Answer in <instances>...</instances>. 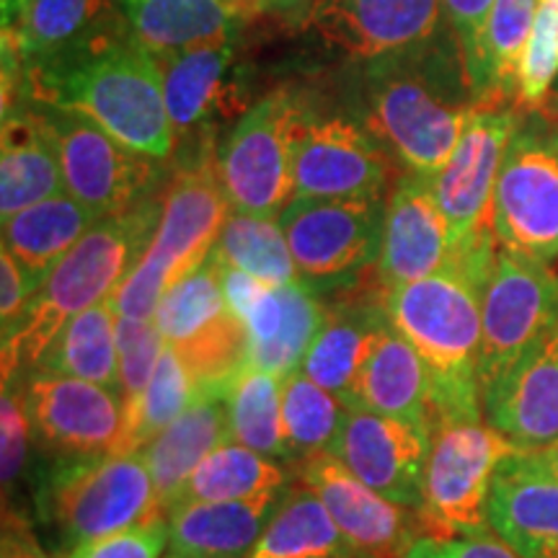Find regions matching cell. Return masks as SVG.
<instances>
[{
	"label": "cell",
	"mask_w": 558,
	"mask_h": 558,
	"mask_svg": "<svg viewBox=\"0 0 558 558\" xmlns=\"http://www.w3.org/2000/svg\"><path fill=\"white\" fill-rule=\"evenodd\" d=\"M488 527L522 558H558V481L525 450L507 458L494 476Z\"/></svg>",
	"instance_id": "7402d4cb"
},
{
	"label": "cell",
	"mask_w": 558,
	"mask_h": 558,
	"mask_svg": "<svg viewBox=\"0 0 558 558\" xmlns=\"http://www.w3.org/2000/svg\"><path fill=\"white\" fill-rule=\"evenodd\" d=\"M429 369L418 352L393 326H383L367 354L352 393L344 401L349 411H373V414L403 418V422L427 424L429 418Z\"/></svg>",
	"instance_id": "cb8c5ba5"
},
{
	"label": "cell",
	"mask_w": 558,
	"mask_h": 558,
	"mask_svg": "<svg viewBox=\"0 0 558 558\" xmlns=\"http://www.w3.org/2000/svg\"><path fill=\"white\" fill-rule=\"evenodd\" d=\"M378 62L367 88V128L393 153L403 171L432 179L456 153L481 104L448 81V62L427 50L424 60Z\"/></svg>",
	"instance_id": "5b68a950"
},
{
	"label": "cell",
	"mask_w": 558,
	"mask_h": 558,
	"mask_svg": "<svg viewBox=\"0 0 558 558\" xmlns=\"http://www.w3.org/2000/svg\"><path fill=\"white\" fill-rule=\"evenodd\" d=\"M37 369L96 383L120 393V349L111 298L70 320Z\"/></svg>",
	"instance_id": "d6a6232c"
},
{
	"label": "cell",
	"mask_w": 558,
	"mask_h": 558,
	"mask_svg": "<svg viewBox=\"0 0 558 558\" xmlns=\"http://www.w3.org/2000/svg\"><path fill=\"white\" fill-rule=\"evenodd\" d=\"M538 3L541 0H494L481 41L478 75L473 81V96L481 107H501L507 99H518L520 60Z\"/></svg>",
	"instance_id": "836d02e7"
},
{
	"label": "cell",
	"mask_w": 558,
	"mask_h": 558,
	"mask_svg": "<svg viewBox=\"0 0 558 558\" xmlns=\"http://www.w3.org/2000/svg\"><path fill=\"white\" fill-rule=\"evenodd\" d=\"M32 0H0V13H3V29L9 26H16L24 13L29 11Z\"/></svg>",
	"instance_id": "681fc988"
},
{
	"label": "cell",
	"mask_w": 558,
	"mask_h": 558,
	"mask_svg": "<svg viewBox=\"0 0 558 558\" xmlns=\"http://www.w3.org/2000/svg\"><path fill=\"white\" fill-rule=\"evenodd\" d=\"M39 507L68 550L117 530L166 520L140 452L58 458L41 478Z\"/></svg>",
	"instance_id": "52a82bcc"
},
{
	"label": "cell",
	"mask_w": 558,
	"mask_h": 558,
	"mask_svg": "<svg viewBox=\"0 0 558 558\" xmlns=\"http://www.w3.org/2000/svg\"><path fill=\"white\" fill-rule=\"evenodd\" d=\"M486 284L460 269L388 292V320L429 369L432 435L439 427L460 422H481L478 357L484 333Z\"/></svg>",
	"instance_id": "3957f363"
},
{
	"label": "cell",
	"mask_w": 558,
	"mask_h": 558,
	"mask_svg": "<svg viewBox=\"0 0 558 558\" xmlns=\"http://www.w3.org/2000/svg\"><path fill=\"white\" fill-rule=\"evenodd\" d=\"M230 213L218 150L213 140L202 137L192 160L181 163L163 186V209L148 251L111 295L117 316H156L166 292L209 259Z\"/></svg>",
	"instance_id": "277c9868"
},
{
	"label": "cell",
	"mask_w": 558,
	"mask_h": 558,
	"mask_svg": "<svg viewBox=\"0 0 558 558\" xmlns=\"http://www.w3.org/2000/svg\"><path fill=\"white\" fill-rule=\"evenodd\" d=\"M26 65L65 58L117 32L114 0H32L16 26L3 29Z\"/></svg>",
	"instance_id": "f1b7e54d"
},
{
	"label": "cell",
	"mask_w": 558,
	"mask_h": 558,
	"mask_svg": "<svg viewBox=\"0 0 558 558\" xmlns=\"http://www.w3.org/2000/svg\"><path fill=\"white\" fill-rule=\"evenodd\" d=\"M486 424L520 450L558 442V326L481 396Z\"/></svg>",
	"instance_id": "44dd1931"
},
{
	"label": "cell",
	"mask_w": 558,
	"mask_h": 558,
	"mask_svg": "<svg viewBox=\"0 0 558 558\" xmlns=\"http://www.w3.org/2000/svg\"><path fill=\"white\" fill-rule=\"evenodd\" d=\"M354 558H375V556H354Z\"/></svg>",
	"instance_id": "f5cc1de1"
},
{
	"label": "cell",
	"mask_w": 558,
	"mask_h": 558,
	"mask_svg": "<svg viewBox=\"0 0 558 558\" xmlns=\"http://www.w3.org/2000/svg\"><path fill=\"white\" fill-rule=\"evenodd\" d=\"M442 0H313L308 26L352 60L386 62L432 45Z\"/></svg>",
	"instance_id": "e0dca14e"
},
{
	"label": "cell",
	"mask_w": 558,
	"mask_h": 558,
	"mask_svg": "<svg viewBox=\"0 0 558 558\" xmlns=\"http://www.w3.org/2000/svg\"><path fill=\"white\" fill-rule=\"evenodd\" d=\"M388 197L292 199L279 215L292 259L308 282H341L378 264Z\"/></svg>",
	"instance_id": "5bb4252c"
},
{
	"label": "cell",
	"mask_w": 558,
	"mask_h": 558,
	"mask_svg": "<svg viewBox=\"0 0 558 558\" xmlns=\"http://www.w3.org/2000/svg\"><path fill=\"white\" fill-rule=\"evenodd\" d=\"M213 254L228 269L246 271L264 284L300 282V269L292 259L290 243L279 218H259V215L230 213L222 226Z\"/></svg>",
	"instance_id": "d590c367"
},
{
	"label": "cell",
	"mask_w": 558,
	"mask_h": 558,
	"mask_svg": "<svg viewBox=\"0 0 558 558\" xmlns=\"http://www.w3.org/2000/svg\"><path fill=\"white\" fill-rule=\"evenodd\" d=\"M32 435L34 427L24 401V390L3 386V401H0V476H3V488H9L24 471Z\"/></svg>",
	"instance_id": "7bdbcfd3"
},
{
	"label": "cell",
	"mask_w": 558,
	"mask_h": 558,
	"mask_svg": "<svg viewBox=\"0 0 558 558\" xmlns=\"http://www.w3.org/2000/svg\"><path fill=\"white\" fill-rule=\"evenodd\" d=\"M163 73L166 109L181 135L202 132L215 117H230L241 107L239 75L233 73V45L156 54Z\"/></svg>",
	"instance_id": "603a6c76"
},
{
	"label": "cell",
	"mask_w": 558,
	"mask_h": 558,
	"mask_svg": "<svg viewBox=\"0 0 558 558\" xmlns=\"http://www.w3.org/2000/svg\"><path fill=\"white\" fill-rule=\"evenodd\" d=\"M130 32L153 54L230 45L241 16L218 0H120Z\"/></svg>",
	"instance_id": "83f0119b"
},
{
	"label": "cell",
	"mask_w": 558,
	"mask_h": 558,
	"mask_svg": "<svg viewBox=\"0 0 558 558\" xmlns=\"http://www.w3.org/2000/svg\"><path fill=\"white\" fill-rule=\"evenodd\" d=\"M228 313L230 305L222 288V264L218 256L209 254L202 267L190 271L166 292L153 320L163 333L166 344L181 347L213 329Z\"/></svg>",
	"instance_id": "f35d334b"
},
{
	"label": "cell",
	"mask_w": 558,
	"mask_h": 558,
	"mask_svg": "<svg viewBox=\"0 0 558 558\" xmlns=\"http://www.w3.org/2000/svg\"><path fill=\"white\" fill-rule=\"evenodd\" d=\"M305 117L288 90L256 101L218 148V173L233 213L279 218L295 199V143Z\"/></svg>",
	"instance_id": "ba28073f"
},
{
	"label": "cell",
	"mask_w": 558,
	"mask_h": 558,
	"mask_svg": "<svg viewBox=\"0 0 558 558\" xmlns=\"http://www.w3.org/2000/svg\"><path fill=\"white\" fill-rule=\"evenodd\" d=\"M295 199L388 197L403 173L367 124L347 117L305 120L295 143Z\"/></svg>",
	"instance_id": "4fadbf2b"
},
{
	"label": "cell",
	"mask_w": 558,
	"mask_h": 558,
	"mask_svg": "<svg viewBox=\"0 0 558 558\" xmlns=\"http://www.w3.org/2000/svg\"><path fill=\"white\" fill-rule=\"evenodd\" d=\"M494 235L501 251L543 264L558 259V130L520 124L494 192Z\"/></svg>",
	"instance_id": "30bf717a"
},
{
	"label": "cell",
	"mask_w": 558,
	"mask_h": 558,
	"mask_svg": "<svg viewBox=\"0 0 558 558\" xmlns=\"http://www.w3.org/2000/svg\"><path fill=\"white\" fill-rule=\"evenodd\" d=\"M520 124L522 117L514 109L478 107L448 163L427 179L452 230L456 256L450 269L465 271L484 284L492 279L499 256L494 235V192Z\"/></svg>",
	"instance_id": "8992f818"
},
{
	"label": "cell",
	"mask_w": 558,
	"mask_h": 558,
	"mask_svg": "<svg viewBox=\"0 0 558 558\" xmlns=\"http://www.w3.org/2000/svg\"><path fill=\"white\" fill-rule=\"evenodd\" d=\"M282 494L241 501H199L173 509L163 558H246Z\"/></svg>",
	"instance_id": "4316f807"
},
{
	"label": "cell",
	"mask_w": 558,
	"mask_h": 558,
	"mask_svg": "<svg viewBox=\"0 0 558 558\" xmlns=\"http://www.w3.org/2000/svg\"><path fill=\"white\" fill-rule=\"evenodd\" d=\"M292 478H295L292 471L279 460L259 456L239 442H226L209 452L190 481L181 486L171 512L199 501H241L282 494L284 488H290Z\"/></svg>",
	"instance_id": "1f68e13d"
},
{
	"label": "cell",
	"mask_w": 558,
	"mask_h": 558,
	"mask_svg": "<svg viewBox=\"0 0 558 558\" xmlns=\"http://www.w3.org/2000/svg\"><path fill=\"white\" fill-rule=\"evenodd\" d=\"M228 414L233 442L279 460L290 469V448L282 422V378L246 365L228 388Z\"/></svg>",
	"instance_id": "e575fe53"
},
{
	"label": "cell",
	"mask_w": 558,
	"mask_h": 558,
	"mask_svg": "<svg viewBox=\"0 0 558 558\" xmlns=\"http://www.w3.org/2000/svg\"><path fill=\"white\" fill-rule=\"evenodd\" d=\"M96 222L99 220L78 199L60 194L3 220V246L29 271L34 282L41 284Z\"/></svg>",
	"instance_id": "4dcf8cb0"
},
{
	"label": "cell",
	"mask_w": 558,
	"mask_h": 558,
	"mask_svg": "<svg viewBox=\"0 0 558 558\" xmlns=\"http://www.w3.org/2000/svg\"><path fill=\"white\" fill-rule=\"evenodd\" d=\"M228 305L248 331V365L290 378L326 320V305L311 282L264 284L246 271L222 267Z\"/></svg>",
	"instance_id": "9a60e30c"
},
{
	"label": "cell",
	"mask_w": 558,
	"mask_h": 558,
	"mask_svg": "<svg viewBox=\"0 0 558 558\" xmlns=\"http://www.w3.org/2000/svg\"><path fill=\"white\" fill-rule=\"evenodd\" d=\"M558 326V271L499 248L484 292L478 383L481 396Z\"/></svg>",
	"instance_id": "7c38bea8"
},
{
	"label": "cell",
	"mask_w": 558,
	"mask_h": 558,
	"mask_svg": "<svg viewBox=\"0 0 558 558\" xmlns=\"http://www.w3.org/2000/svg\"><path fill=\"white\" fill-rule=\"evenodd\" d=\"M163 190L128 213L96 222L34 292L21 324L3 337V386L34 373L60 331L78 313L109 300L156 235Z\"/></svg>",
	"instance_id": "7a4b0ae2"
},
{
	"label": "cell",
	"mask_w": 558,
	"mask_h": 558,
	"mask_svg": "<svg viewBox=\"0 0 558 558\" xmlns=\"http://www.w3.org/2000/svg\"><path fill=\"white\" fill-rule=\"evenodd\" d=\"M117 349H120V396L128 407L150 383L166 349V339L153 318L117 316Z\"/></svg>",
	"instance_id": "60d3db41"
},
{
	"label": "cell",
	"mask_w": 558,
	"mask_h": 558,
	"mask_svg": "<svg viewBox=\"0 0 558 558\" xmlns=\"http://www.w3.org/2000/svg\"><path fill=\"white\" fill-rule=\"evenodd\" d=\"M264 3L277 5V9H298V5L305 3V0H264Z\"/></svg>",
	"instance_id": "816d5d0a"
},
{
	"label": "cell",
	"mask_w": 558,
	"mask_h": 558,
	"mask_svg": "<svg viewBox=\"0 0 558 558\" xmlns=\"http://www.w3.org/2000/svg\"><path fill=\"white\" fill-rule=\"evenodd\" d=\"M218 3H222L226 9H230L233 13H239L243 21L259 16L262 9H264V0H218Z\"/></svg>",
	"instance_id": "f907efd6"
},
{
	"label": "cell",
	"mask_w": 558,
	"mask_h": 558,
	"mask_svg": "<svg viewBox=\"0 0 558 558\" xmlns=\"http://www.w3.org/2000/svg\"><path fill=\"white\" fill-rule=\"evenodd\" d=\"M190 369L177 354V349L166 344L160 354L156 373L143 393L124 407V429L114 452H143L160 432L171 427L194 401Z\"/></svg>",
	"instance_id": "8d00e7d4"
},
{
	"label": "cell",
	"mask_w": 558,
	"mask_h": 558,
	"mask_svg": "<svg viewBox=\"0 0 558 558\" xmlns=\"http://www.w3.org/2000/svg\"><path fill=\"white\" fill-rule=\"evenodd\" d=\"M520 452L492 424L460 422L432 435V452L418 507L424 535L458 538L484 535L488 527V497L499 465Z\"/></svg>",
	"instance_id": "9c48e42d"
},
{
	"label": "cell",
	"mask_w": 558,
	"mask_h": 558,
	"mask_svg": "<svg viewBox=\"0 0 558 558\" xmlns=\"http://www.w3.org/2000/svg\"><path fill=\"white\" fill-rule=\"evenodd\" d=\"M226 442H233L230 439L228 393L199 390L184 414L140 452L150 471L166 520H169L181 486L190 481L209 452L222 448Z\"/></svg>",
	"instance_id": "d4e9b609"
},
{
	"label": "cell",
	"mask_w": 558,
	"mask_h": 558,
	"mask_svg": "<svg viewBox=\"0 0 558 558\" xmlns=\"http://www.w3.org/2000/svg\"><path fill=\"white\" fill-rule=\"evenodd\" d=\"M65 194L58 145L41 109H16L3 117L0 145V215L9 220L21 209Z\"/></svg>",
	"instance_id": "484cf974"
},
{
	"label": "cell",
	"mask_w": 558,
	"mask_h": 558,
	"mask_svg": "<svg viewBox=\"0 0 558 558\" xmlns=\"http://www.w3.org/2000/svg\"><path fill=\"white\" fill-rule=\"evenodd\" d=\"M558 78V0H541L518 73V107L541 109Z\"/></svg>",
	"instance_id": "ab89813d"
},
{
	"label": "cell",
	"mask_w": 558,
	"mask_h": 558,
	"mask_svg": "<svg viewBox=\"0 0 558 558\" xmlns=\"http://www.w3.org/2000/svg\"><path fill=\"white\" fill-rule=\"evenodd\" d=\"M58 145L65 194L78 199L96 220L128 213L163 190L156 158L117 143L86 117L39 107Z\"/></svg>",
	"instance_id": "8fae6325"
},
{
	"label": "cell",
	"mask_w": 558,
	"mask_h": 558,
	"mask_svg": "<svg viewBox=\"0 0 558 558\" xmlns=\"http://www.w3.org/2000/svg\"><path fill=\"white\" fill-rule=\"evenodd\" d=\"M429 452L432 429L427 424L373 411H347L331 448V456H337L360 481L409 509L422 507Z\"/></svg>",
	"instance_id": "d6986e66"
},
{
	"label": "cell",
	"mask_w": 558,
	"mask_h": 558,
	"mask_svg": "<svg viewBox=\"0 0 558 558\" xmlns=\"http://www.w3.org/2000/svg\"><path fill=\"white\" fill-rule=\"evenodd\" d=\"M347 411L341 399L311 380L303 369L282 380V422L290 448V469L320 452H331Z\"/></svg>",
	"instance_id": "74e56055"
},
{
	"label": "cell",
	"mask_w": 558,
	"mask_h": 558,
	"mask_svg": "<svg viewBox=\"0 0 558 558\" xmlns=\"http://www.w3.org/2000/svg\"><path fill=\"white\" fill-rule=\"evenodd\" d=\"M37 290L39 284L29 277V271L21 267L16 256L3 246L0 251V324H3V337L21 324Z\"/></svg>",
	"instance_id": "bcb514c9"
},
{
	"label": "cell",
	"mask_w": 558,
	"mask_h": 558,
	"mask_svg": "<svg viewBox=\"0 0 558 558\" xmlns=\"http://www.w3.org/2000/svg\"><path fill=\"white\" fill-rule=\"evenodd\" d=\"M492 9L494 0H442V13L448 19L452 37H456L460 58H463L465 78L471 83V90L478 75L481 41H484V29Z\"/></svg>",
	"instance_id": "ee69618b"
},
{
	"label": "cell",
	"mask_w": 558,
	"mask_h": 558,
	"mask_svg": "<svg viewBox=\"0 0 558 558\" xmlns=\"http://www.w3.org/2000/svg\"><path fill=\"white\" fill-rule=\"evenodd\" d=\"M169 535V520H153L81 543L65 558H163Z\"/></svg>",
	"instance_id": "b9f144b4"
},
{
	"label": "cell",
	"mask_w": 558,
	"mask_h": 558,
	"mask_svg": "<svg viewBox=\"0 0 558 558\" xmlns=\"http://www.w3.org/2000/svg\"><path fill=\"white\" fill-rule=\"evenodd\" d=\"M525 456L533 460L541 471H546L548 476H554L558 481V442L546 445V448L538 450H525Z\"/></svg>",
	"instance_id": "c3c4849f"
},
{
	"label": "cell",
	"mask_w": 558,
	"mask_h": 558,
	"mask_svg": "<svg viewBox=\"0 0 558 558\" xmlns=\"http://www.w3.org/2000/svg\"><path fill=\"white\" fill-rule=\"evenodd\" d=\"M34 435L58 458L114 452L124 429V401L117 390L34 369L24 386Z\"/></svg>",
	"instance_id": "ac0fdd59"
},
{
	"label": "cell",
	"mask_w": 558,
	"mask_h": 558,
	"mask_svg": "<svg viewBox=\"0 0 558 558\" xmlns=\"http://www.w3.org/2000/svg\"><path fill=\"white\" fill-rule=\"evenodd\" d=\"M24 94L37 107L86 117L128 148L169 158L173 124L163 73L135 34H111L65 58L26 65Z\"/></svg>",
	"instance_id": "6da1fadb"
},
{
	"label": "cell",
	"mask_w": 558,
	"mask_h": 558,
	"mask_svg": "<svg viewBox=\"0 0 558 558\" xmlns=\"http://www.w3.org/2000/svg\"><path fill=\"white\" fill-rule=\"evenodd\" d=\"M403 558H522L499 541L494 533L458 535V538H437L424 535L407 550Z\"/></svg>",
	"instance_id": "f6af8a7d"
},
{
	"label": "cell",
	"mask_w": 558,
	"mask_h": 558,
	"mask_svg": "<svg viewBox=\"0 0 558 558\" xmlns=\"http://www.w3.org/2000/svg\"><path fill=\"white\" fill-rule=\"evenodd\" d=\"M324 501L308 486H290L246 558H354Z\"/></svg>",
	"instance_id": "f546056e"
},
{
	"label": "cell",
	"mask_w": 558,
	"mask_h": 558,
	"mask_svg": "<svg viewBox=\"0 0 558 558\" xmlns=\"http://www.w3.org/2000/svg\"><path fill=\"white\" fill-rule=\"evenodd\" d=\"M0 558H52L34 538L29 525L19 514L5 512L3 520V556Z\"/></svg>",
	"instance_id": "7dc6e473"
},
{
	"label": "cell",
	"mask_w": 558,
	"mask_h": 558,
	"mask_svg": "<svg viewBox=\"0 0 558 558\" xmlns=\"http://www.w3.org/2000/svg\"><path fill=\"white\" fill-rule=\"evenodd\" d=\"M300 486L318 494L344 538L360 554L375 558H403L418 538L424 522L418 509L396 505L360 481L331 452H320L292 469Z\"/></svg>",
	"instance_id": "2e32d148"
},
{
	"label": "cell",
	"mask_w": 558,
	"mask_h": 558,
	"mask_svg": "<svg viewBox=\"0 0 558 558\" xmlns=\"http://www.w3.org/2000/svg\"><path fill=\"white\" fill-rule=\"evenodd\" d=\"M456 256L452 230L427 179L403 173L386 202L378 267L390 290L450 269Z\"/></svg>",
	"instance_id": "ffe728a7"
}]
</instances>
